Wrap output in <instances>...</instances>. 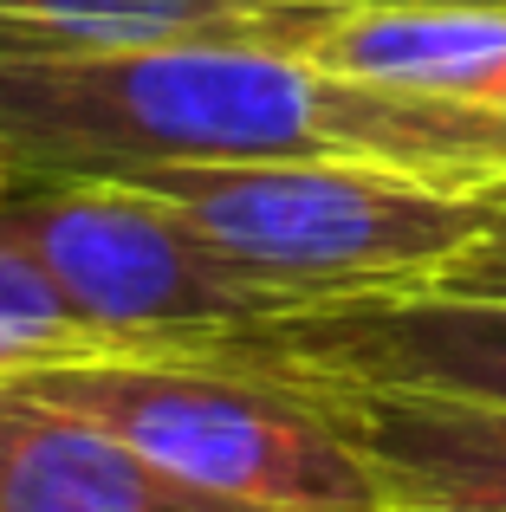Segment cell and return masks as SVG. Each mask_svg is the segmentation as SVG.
Returning <instances> with one entry per match:
<instances>
[{
  "mask_svg": "<svg viewBox=\"0 0 506 512\" xmlns=\"http://www.w3.org/2000/svg\"><path fill=\"white\" fill-rule=\"evenodd\" d=\"M0 137L33 175L156 163H370L448 188L506 182V117L468 98L383 91L260 39L7 52Z\"/></svg>",
  "mask_w": 506,
  "mask_h": 512,
  "instance_id": "obj_1",
  "label": "cell"
},
{
  "mask_svg": "<svg viewBox=\"0 0 506 512\" xmlns=\"http://www.w3.org/2000/svg\"><path fill=\"white\" fill-rule=\"evenodd\" d=\"M163 201L279 312L422 286L494 227L487 188L370 163H156L98 175Z\"/></svg>",
  "mask_w": 506,
  "mask_h": 512,
  "instance_id": "obj_2",
  "label": "cell"
},
{
  "mask_svg": "<svg viewBox=\"0 0 506 512\" xmlns=\"http://www.w3.org/2000/svg\"><path fill=\"white\" fill-rule=\"evenodd\" d=\"M7 383L85 415L156 474L228 512H390L370 461L318 396L202 350H98Z\"/></svg>",
  "mask_w": 506,
  "mask_h": 512,
  "instance_id": "obj_3",
  "label": "cell"
},
{
  "mask_svg": "<svg viewBox=\"0 0 506 512\" xmlns=\"http://www.w3.org/2000/svg\"><path fill=\"white\" fill-rule=\"evenodd\" d=\"M0 240L117 350H189L279 312L273 292L124 182L26 175L0 195Z\"/></svg>",
  "mask_w": 506,
  "mask_h": 512,
  "instance_id": "obj_4",
  "label": "cell"
},
{
  "mask_svg": "<svg viewBox=\"0 0 506 512\" xmlns=\"http://www.w3.org/2000/svg\"><path fill=\"white\" fill-rule=\"evenodd\" d=\"M189 350L279 383L403 389V396L506 409V299H461L429 286L364 292V299L273 312Z\"/></svg>",
  "mask_w": 506,
  "mask_h": 512,
  "instance_id": "obj_5",
  "label": "cell"
},
{
  "mask_svg": "<svg viewBox=\"0 0 506 512\" xmlns=\"http://www.w3.org/2000/svg\"><path fill=\"white\" fill-rule=\"evenodd\" d=\"M299 389L370 461L390 512H506V409L403 389Z\"/></svg>",
  "mask_w": 506,
  "mask_h": 512,
  "instance_id": "obj_6",
  "label": "cell"
},
{
  "mask_svg": "<svg viewBox=\"0 0 506 512\" xmlns=\"http://www.w3.org/2000/svg\"><path fill=\"white\" fill-rule=\"evenodd\" d=\"M0 512H228L85 415L0 376Z\"/></svg>",
  "mask_w": 506,
  "mask_h": 512,
  "instance_id": "obj_7",
  "label": "cell"
},
{
  "mask_svg": "<svg viewBox=\"0 0 506 512\" xmlns=\"http://www.w3.org/2000/svg\"><path fill=\"white\" fill-rule=\"evenodd\" d=\"M305 59L357 85L468 98L506 65V7L474 0H331Z\"/></svg>",
  "mask_w": 506,
  "mask_h": 512,
  "instance_id": "obj_8",
  "label": "cell"
},
{
  "mask_svg": "<svg viewBox=\"0 0 506 512\" xmlns=\"http://www.w3.org/2000/svg\"><path fill=\"white\" fill-rule=\"evenodd\" d=\"M325 7L331 0H0V59L169 39H260L305 52Z\"/></svg>",
  "mask_w": 506,
  "mask_h": 512,
  "instance_id": "obj_9",
  "label": "cell"
},
{
  "mask_svg": "<svg viewBox=\"0 0 506 512\" xmlns=\"http://www.w3.org/2000/svg\"><path fill=\"white\" fill-rule=\"evenodd\" d=\"M104 344L85 318L65 312V299L0 240V376H26L39 363H72V357H98Z\"/></svg>",
  "mask_w": 506,
  "mask_h": 512,
  "instance_id": "obj_10",
  "label": "cell"
},
{
  "mask_svg": "<svg viewBox=\"0 0 506 512\" xmlns=\"http://www.w3.org/2000/svg\"><path fill=\"white\" fill-rule=\"evenodd\" d=\"M422 286L461 292V299H506V201H494V227L481 240H468L448 266H435Z\"/></svg>",
  "mask_w": 506,
  "mask_h": 512,
  "instance_id": "obj_11",
  "label": "cell"
},
{
  "mask_svg": "<svg viewBox=\"0 0 506 512\" xmlns=\"http://www.w3.org/2000/svg\"><path fill=\"white\" fill-rule=\"evenodd\" d=\"M474 104H487V111H500V117H506V65H500L494 78H487L481 91H474Z\"/></svg>",
  "mask_w": 506,
  "mask_h": 512,
  "instance_id": "obj_12",
  "label": "cell"
},
{
  "mask_svg": "<svg viewBox=\"0 0 506 512\" xmlns=\"http://www.w3.org/2000/svg\"><path fill=\"white\" fill-rule=\"evenodd\" d=\"M487 195H494V201H506V182H487Z\"/></svg>",
  "mask_w": 506,
  "mask_h": 512,
  "instance_id": "obj_13",
  "label": "cell"
}]
</instances>
